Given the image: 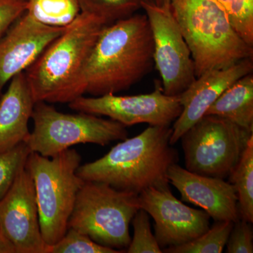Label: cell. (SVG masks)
Returning <instances> with one entry per match:
<instances>
[{"label": "cell", "instance_id": "obj_10", "mask_svg": "<svg viewBox=\"0 0 253 253\" xmlns=\"http://www.w3.org/2000/svg\"><path fill=\"white\" fill-rule=\"evenodd\" d=\"M68 107L78 112L106 116L125 126L140 123L170 126L182 111L179 96L165 94L161 86L149 94L81 96L69 103Z\"/></svg>", "mask_w": 253, "mask_h": 253}, {"label": "cell", "instance_id": "obj_9", "mask_svg": "<svg viewBox=\"0 0 253 253\" xmlns=\"http://www.w3.org/2000/svg\"><path fill=\"white\" fill-rule=\"evenodd\" d=\"M154 41V66L163 83V91L179 96L196 81L191 51L170 7L156 6L143 0Z\"/></svg>", "mask_w": 253, "mask_h": 253}, {"label": "cell", "instance_id": "obj_19", "mask_svg": "<svg viewBox=\"0 0 253 253\" xmlns=\"http://www.w3.org/2000/svg\"><path fill=\"white\" fill-rule=\"evenodd\" d=\"M26 12L38 22L66 28L81 14L77 0H27Z\"/></svg>", "mask_w": 253, "mask_h": 253}, {"label": "cell", "instance_id": "obj_1", "mask_svg": "<svg viewBox=\"0 0 253 253\" xmlns=\"http://www.w3.org/2000/svg\"><path fill=\"white\" fill-rule=\"evenodd\" d=\"M154 66L147 16L134 14L103 28L84 73L85 94L99 96L129 89Z\"/></svg>", "mask_w": 253, "mask_h": 253}, {"label": "cell", "instance_id": "obj_16", "mask_svg": "<svg viewBox=\"0 0 253 253\" xmlns=\"http://www.w3.org/2000/svg\"><path fill=\"white\" fill-rule=\"evenodd\" d=\"M35 101L24 72L10 81L0 98V154L24 142L29 135Z\"/></svg>", "mask_w": 253, "mask_h": 253}, {"label": "cell", "instance_id": "obj_29", "mask_svg": "<svg viewBox=\"0 0 253 253\" xmlns=\"http://www.w3.org/2000/svg\"><path fill=\"white\" fill-rule=\"evenodd\" d=\"M147 1L161 7H170L172 0H147Z\"/></svg>", "mask_w": 253, "mask_h": 253}, {"label": "cell", "instance_id": "obj_22", "mask_svg": "<svg viewBox=\"0 0 253 253\" xmlns=\"http://www.w3.org/2000/svg\"><path fill=\"white\" fill-rule=\"evenodd\" d=\"M240 38L253 46V0H218Z\"/></svg>", "mask_w": 253, "mask_h": 253}, {"label": "cell", "instance_id": "obj_27", "mask_svg": "<svg viewBox=\"0 0 253 253\" xmlns=\"http://www.w3.org/2000/svg\"><path fill=\"white\" fill-rule=\"evenodd\" d=\"M27 0H0V38L27 11Z\"/></svg>", "mask_w": 253, "mask_h": 253}, {"label": "cell", "instance_id": "obj_3", "mask_svg": "<svg viewBox=\"0 0 253 253\" xmlns=\"http://www.w3.org/2000/svg\"><path fill=\"white\" fill-rule=\"evenodd\" d=\"M106 26L81 12L25 71L36 102L69 104L85 94L84 73L100 33Z\"/></svg>", "mask_w": 253, "mask_h": 253}, {"label": "cell", "instance_id": "obj_7", "mask_svg": "<svg viewBox=\"0 0 253 253\" xmlns=\"http://www.w3.org/2000/svg\"><path fill=\"white\" fill-rule=\"evenodd\" d=\"M31 119L33 129L24 143L31 152L51 157L81 144L106 146L112 141L127 138L126 126L111 119L79 112L76 114L57 111L44 101L35 104Z\"/></svg>", "mask_w": 253, "mask_h": 253}, {"label": "cell", "instance_id": "obj_2", "mask_svg": "<svg viewBox=\"0 0 253 253\" xmlns=\"http://www.w3.org/2000/svg\"><path fill=\"white\" fill-rule=\"evenodd\" d=\"M170 126H149L139 135L126 138L94 162L80 166L84 181L106 183L136 195L154 187H169L168 172L179 155L170 144Z\"/></svg>", "mask_w": 253, "mask_h": 253}, {"label": "cell", "instance_id": "obj_28", "mask_svg": "<svg viewBox=\"0 0 253 253\" xmlns=\"http://www.w3.org/2000/svg\"><path fill=\"white\" fill-rule=\"evenodd\" d=\"M0 253H16L14 246L3 234L1 228H0Z\"/></svg>", "mask_w": 253, "mask_h": 253}, {"label": "cell", "instance_id": "obj_13", "mask_svg": "<svg viewBox=\"0 0 253 253\" xmlns=\"http://www.w3.org/2000/svg\"><path fill=\"white\" fill-rule=\"evenodd\" d=\"M65 28L38 22L26 12L0 38V98L6 83L25 72Z\"/></svg>", "mask_w": 253, "mask_h": 253}, {"label": "cell", "instance_id": "obj_6", "mask_svg": "<svg viewBox=\"0 0 253 253\" xmlns=\"http://www.w3.org/2000/svg\"><path fill=\"white\" fill-rule=\"evenodd\" d=\"M140 209L138 195L99 181H84L68 223L95 242L113 249H127L130 224Z\"/></svg>", "mask_w": 253, "mask_h": 253}, {"label": "cell", "instance_id": "obj_14", "mask_svg": "<svg viewBox=\"0 0 253 253\" xmlns=\"http://www.w3.org/2000/svg\"><path fill=\"white\" fill-rule=\"evenodd\" d=\"M253 59L239 61L224 69L207 71L179 95L182 111L173 124L171 145H174L195 123L204 117L206 111L224 91L240 78L253 73Z\"/></svg>", "mask_w": 253, "mask_h": 253}, {"label": "cell", "instance_id": "obj_4", "mask_svg": "<svg viewBox=\"0 0 253 253\" xmlns=\"http://www.w3.org/2000/svg\"><path fill=\"white\" fill-rule=\"evenodd\" d=\"M170 9L191 51L196 78L253 59L218 0H172Z\"/></svg>", "mask_w": 253, "mask_h": 253}, {"label": "cell", "instance_id": "obj_25", "mask_svg": "<svg viewBox=\"0 0 253 253\" xmlns=\"http://www.w3.org/2000/svg\"><path fill=\"white\" fill-rule=\"evenodd\" d=\"M31 150L23 142L9 151L0 154V199L12 184L19 169L26 164Z\"/></svg>", "mask_w": 253, "mask_h": 253}, {"label": "cell", "instance_id": "obj_21", "mask_svg": "<svg viewBox=\"0 0 253 253\" xmlns=\"http://www.w3.org/2000/svg\"><path fill=\"white\" fill-rule=\"evenodd\" d=\"M81 12L101 18L106 25L129 17L141 8L143 0H77Z\"/></svg>", "mask_w": 253, "mask_h": 253}, {"label": "cell", "instance_id": "obj_18", "mask_svg": "<svg viewBox=\"0 0 253 253\" xmlns=\"http://www.w3.org/2000/svg\"><path fill=\"white\" fill-rule=\"evenodd\" d=\"M235 188L240 218L253 222V135L239 163L229 176Z\"/></svg>", "mask_w": 253, "mask_h": 253}, {"label": "cell", "instance_id": "obj_26", "mask_svg": "<svg viewBox=\"0 0 253 253\" xmlns=\"http://www.w3.org/2000/svg\"><path fill=\"white\" fill-rule=\"evenodd\" d=\"M253 234L251 223L239 219L234 223L226 243V253H253Z\"/></svg>", "mask_w": 253, "mask_h": 253}, {"label": "cell", "instance_id": "obj_5", "mask_svg": "<svg viewBox=\"0 0 253 253\" xmlns=\"http://www.w3.org/2000/svg\"><path fill=\"white\" fill-rule=\"evenodd\" d=\"M82 157L68 149L51 157L31 152L25 168L34 182L41 234L48 246L68 229L78 191L84 181L78 175Z\"/></svg>", "mask_w": 253, "mask_h": 253}, {"label": "cell", "instance_id": "obj_12", "mask_svg": "<svg viewBox=\"0 0 253 253\" xmlns=\"http://www.w3.org/2000/svg\"><path fill=\"white\" fill-rule=\"evenodd\" d=\"M138 199L139 207L154 219L155 237L162 249L186 244L209 229V214L183 204L169 187L149 188Z\"/></svg>", "mask_w": 253, "mask_h": 253}, {"label": "cell", "instance_id": "obj_24", "mask_svg": "<svg viewBox=\"0 0 253 253\" xmlns=\"http://www.w3.org/2000/svg\"><path fill=\"white\" fill-rule=\"evenodd\" d=\"M134 228V236L128 246V253H162L155 235L151 231L149 216L146 211L140 209L131 221Z\"/></svg>", "mask_w": 253, "mask_h": 253}, {"label": "cell", "instance_id": "obj_20", "mask_svg": "<svg viewBox=\"0 0 253 253\" xmlns=\"http://www.w3.org/2000/svg\"><path fill=\"white\" fill-rule=\"evenodd\" d=\"M234 223L231 221H215L212 228L199 237L186 244L166 248L167 253H221L224 251Z\"/></svg>", "mask_w": 253, "mask_h": 253}, {"label": "cell", "instance_id": "obj_17", "mask_svg": "<svg viewBox=\"0 0 253 253\" xmlns=\"http://www.w3.org/2000/svg\"><path fill=\"white\" fill-rule=\"evenodd\" d=\"M205 115L224 118L253 132V73L240 78L228 87Z\"/></svg>", "mask_w": 253, "mask_h": 253}, {"label": "cell", "instance_id": "obj_23", "mask_svg": "<svg viewBox=\"0 0 253 253\" xmlns=\"http://www.w3.org/2000/svg\"><path fill=\"white\" fill-rule=\"evenodd\" d=\"M111 248L101 246L86 234L72 228H68L66 234L57 242L48 246L46 253H121Z\"/></svg>", "mask_w": 253, "mask_h": 253}, {"label": "cell", "instance_id": "obj_8", "mask_svg": "<svg viewBox=\"0 0 253 253\" xmlns=\"http://www.w3.org/2000/svg\"><path fill=\"white\" fill-rule=\"evenodd\" d=\"M253 132L228 120L205 115L181 136L186 169L225 179L234 170Z\"/></svg>", "mask_w": 253, "mask_h": 253}, {"label": "cell", "instance_id": "obj_15", "mask_svg": "<svg viewBox=\"0 0 253 253\" xmlns=\"http://www.w3.org/2000/svg\"><path fill=\"white\" fill-rule=\"evenodd\" d=\"M168 177L183 201L202 208L214 221L235 222L241 219L237 195L231 183L190 172L176 163L169 167Z\"/></svg>", "mask_w": 253, "mask_h": 253}, {"label": "cell", "instance_id": "obj_11", "mask_svg": "<svg viewBox=\"0 0 253 253\" xmlns=\"http://www.w3.org/2000/svg\"><path fill=\"white\" fill-rule=\"evenodd\" d=\"M0 228L16 253H46L42 236L34 182L25 166L0 199Z\"/></svg>", "mask_w": 253, "mask_h": 253}]
</instances>
